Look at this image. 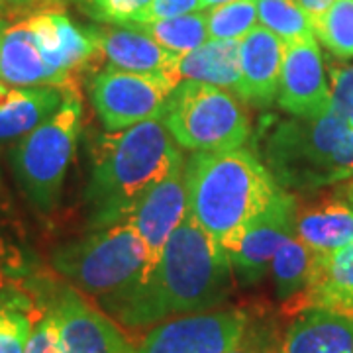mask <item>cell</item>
I'll return each instance as SVG.
<instances>
[{
    "instance_id": "cell-1",
    "label": "cell",
    "mask_w": 353,
    "mask_h": 353,
    "mask_svg": "<svg viewBox=\"0 0 353 353\" xmlns=\"http://www.w3.org/2000/svg\"><path fill=\"white\" fill-rule=\"evenodd\" d=\"M232 292L226 250L187 212L150 275L108 312L124 326H150L175 316L214 310Z\"/></svg>"
},
{
    "instance_id": "cell-2",
    "label": "cell",
    "mask_w": 353,
    "mask_h": 353,
    "mask_svg": "<svg viewBox=\"0 0 353 353\" xmlns=\"http://www.w3.org/2000/svg\"><path fill=\"white\" fill-rule=\"evenodd\" d=\"M183 159L161 120L102 134L92 150L85 192L92 226L101 230L124 222L139 196Z\"/></svg>"
},
{
    "instance_id": "cell-3",
    "label": "cell",
    "mask_w": 353,
    "mask_h": 353,
    "mask_svg": "<svg viewBox=\"0 0 353 353\" xmlns=\"http://www.w3.org/2000/svg\"><path fill=\"white\" fill-rule=\"evenodd\" d=\"M189 214L224 245L261 214L281 189L252 152H196L185 163Z\"/></svg>"
},
{
    "instance_id": "cell-4",
    "label": "cell",
    "mask_w": 353,
    "mask_h": 353,
    "mask_svg": "<svg viewBox=\"0 0 353 353\" xmlns=\"http://www.w3.org/2000/svg\"><path fill=\"white\" fill-rule=\"evenodd\" d=\"M51 265L108 310L148 277L150 255L138 232L120 222L59 245L51 253Z\"/></svg>"
},
{
    "instance_id": "cell-5",
    "label": "cell",
    "mask_w": 353,
    "mask_h": 353,
    "mask_svg": "<svg viewBox=\"0 0 353 353\" xmlns=\"http://www.w3.org/2000/svg\"><path fill=\"white\" fill-rule=\"evenodd\" d=\"M81 124L83 104L77 88H71L65 90L61 106L14 145L16 183L26 199L41 212H50L59 201Z\"/></svg>"
},
{
    "instance_id": "cell-6",
    "label": "cell",
    "mask_w": 353,
    "mask_h": 353,
    "mask_svg": "<svg viewBox=\"0 0 353 353\" xmlns=\"http://www.w3.org/2000/svg\"><path fill=\"white\" fill-rule=\"evenodd\" d=\"M159 120L179 148L192 152L238 150L252 132L240 94L194 81L176 83Z\"/></svg>"
},
{
    "instance_id": "cell-7",
    "label": "cell",
    "mask_w": 353,
    "mask_h": 353,
    "mask_svg": "<svg viewBox=\"0 0 353 353\" xmlns=\"http://www.w3.org/2000/svg\"><path fill=\"white\" fill-rule=\"evenodd\" d=\"M350 132L347 118L334 108L314 120H285L265 143L267 169L281 187L314 189L336 183L338 152Z\"/></svg>"
},
{
    "instance_id": "cell-8",
    "label": "cell",
    "mask_w": 353,
    "mask_h": 353,
    "mask_svg": "<svg viewBox=\"0 0 353 353\" xmlns=\"http://www.w3.org/2000/svg\"><path fill=\"white\" fill-rule=\"evenodd\" d=\"M176 81L161 73H132L112 65L90 79V99L106 130L118 132L159 120Z\"/></svg>"
},
{
    "instance_id": "cell-9",
    "label": "cell",
    "mask_w": 353,
    "mask_h": 353,
    "mask_svg": "<svg viewBox=\"0 0 353 353\" xmlns=\"http://www.w3.org/2000/svg\"><path fill=\"white\" fill-rule=\"evenodd\" d=\"M250 320L241 308L175 316L150 330L132 353H224L241 340Z\"/></svg>"
},
{
    "instance_id": "cell-10",
    "label": "cell",
    "mask_w": 353,
    "mask_h": 353,
    "mask_svg": "<svg viewBox=\"0 0 353 353\" xmlns=\"http://www.w3.org/2000/svg\"><path fill=\"white\" fill-rule=\"evenodd\" d=\"M294 212L296 199L279 189L263 212L222 245L230 257L232 271H236L241 283L253 285L267 275L277 250L294 232Z\"/></svg>"
},
{
    "instance_id": "cell-11",
    "label": "cell",
    "mask_w": 353,
    "mask_h": 353,
    "mask_svg": "<svg viewBox=\"0 0 353 353\" xmlns=\"http://www.w3.org/2000/svg\"><path fill=\"white\" fill-rule=\"evenodd\" d=\"M61 353H132L134 345L102 310L75 287H61L50 301Z\"/></svg>"
},
{
    "instance_id": "cell-12",
    "label": "cell",
    "mask_w": 353,
    "mask_h": 353,
    "mask_svg": "<svg viewBox=\"0 0 353 353\" xmlns=\"http://www.w3.org/2000/svg\"><path fill=\"white\" fill-rule=\"evenodd\" d=\"M189 212V194L185 179V159L145 190L124 222L138 232L148 248L150 271L159 261L165 243ZM150 275V273H148Z\"/></svg>"
},
{
    "instance_id": "cell-13",
    "label": "cell",
    "mask_w": 353,
    "mask_h": 353,
    "mask_svg": "<svg viewBox=\"0 0 353 353\" xmlns=\"http://www.w3.org/2000/svg\"><path fill=\"white\" fill-rule=\"evenodd\" d=\"M277 104L294 118L314 120L328 112L332 90L316 38L285 43Z\"/></svg>"
},
{
    "instance_id": "cell-14",
    "label": "cell",
    "mask_w": 353,
    "mask_h": 353,
    "mask_svg": "<svg viewBox=\"0 0 353 353\" xmlns=\"http://www.w3.org/2000/svg\"><path fill=\"white\" fill-rule=\"evenodd\" d=\"M41 57L55 71L75 79L102 59L92 28H79L57 10H39L26 18Z\"/></svg>"
},
{
    "instance_id": "cell-15",
    "label": "cell",
    "mask_w": 353,
    "mask_h": 353,
    "mask_svg": "<svg viewBox=\"0 0 353 353\" xmlns=\"http://www.w3.org/2000/svg\"><path fill=\"white\" fill-rule=\"evenodd\" d=\"M285 61V41L263 26H255L240 39V94L253 106L277 102L281 71Z\"/></svg>"
},
{
    "instance_id": "cell-16",
    "label": "cell",
    "mask_w": 353,
    "mask_h": 353,
    "mask_svg": "<svg viewBox=\"0 0 353 353\" xmlns=\"http://www.w3.org/2000/svg\"><path fill=\"white\" fill-rule=\"evenodd\" d=\"M0 81L12 87H55L71 90L75 79L55 71L41 57L24 20L6 24L0 34Z\"/></svg>"
},
{
    "instance_id": "cell-17",
    "label": "cell",
    "mask_w": 353,
    "mask_h": 353,
    "mask_svg": "<svg viewBox=\"0 0 353 353\" xmlns=\"http://www.w3.org/2000/svg\"><path fill=\"white\" fill-rule=\"evenodd\" d=\"M92 32L102 57L116 69L132 73H161L176 81L175 71L181 55L161 48L148 34L126 24L92 28Z\"/></svg>"
},
{
    "instance_id": "cell-18",
    "label": "cell",
    "mask_w": 353,
    "mask_h": 353,
    "mask_svg": "<svg viewBox=\"0 0 353 353\" xmlns=\"http://www.w3.org/2000/svg\"><path fill=\"white\" fill-rule=\"evenodd\" d=\"M277 353H353V318L322 308L292 316Z\"/></svg>"
},
{
    "instance_id": "cell-19",
    "label": "cell",
    "mask_w": 353,
    "mask_h": 353,
    "mask_svg": "<svg viewBox=\"0 0 353 353\" xmlns=\"http://www.w3.org/2000/svg\"><path fill=\"white\" fill-rule=\"evenodd\" d=\"M292 234L316 257H328L353 241V206L340 199L296 204Z\"/></svg>"
},
{
    "instance_id": "cell-20",
    "label": "cell",
    "mask_w": 353,
    "mask_h": 353,
    "mask_svg": "<svg viewBox=\"0 0 353 353\" xmlns=\"http://www.w3.org/2000/svg\"><path fill=\"white\" fill-rule=\"evenodd\" d=\"M55 87H12L0 81V143L24 138L63 102Z\"/></svg>"
},
{
    "instance_id": "cell-21",
    "label": "cell",
    "mask_w": 353,
    "mask_h": 353,
    "mask_svg": "<svg viewBox=\"0 0 353 353\" xmlns=\"http://www.w3.org/2000/svg\"><path fill=\"white\" fill-rule=\"evenodd\" d=\"M176 81H194L240 92V41L208 39L196 50L179 57Z\"/></svg>"
},
{
    "instance_id": "cell-22",
    "label": "cell",
    "mask_w": 353,
    "mask_h": 353,
    "mask_svg": "<svg viewBox=\"0 0 353 353\" xmlns=\"http://www.w3.org/2000/svg\"><path fill=\"white\" fill-rule=\"evenodd\" d=\"M124 24L148 34L161 48L173 51L176 55H185L189 51L196 50L204 41H208L206 10L165 18L157 22H124Z\"/></svg>"
},
{
    "instance_id": "cell-23",
    "label": "cell",
    "mask_w": 353,
    "mask_h": 353,
    "mask_svg": "<svg viewBox=\"0 0 353 353\" xmlns=\"http://www.w3.org/2000/svg\"><path fill=\"white\" fill-rule=\"evenodd\" d=\"M316 255L294 234H290L279 248L273 261L271 273L275 283V294L281 303H287L308 285Z\"/></svg>"
},
{
    "instance_id": "cell-24",
    "label": "cell",
    "mask_w": 353,
    "mask_h": 353,
    "mask_svg": "<svg viewBox=\"0 0 353 353\" xmlns=\"http://www.w3.org/2000/svg\"><path fill=\"white\" fill-rule=\"evenodd\" d=\"M257 20L285 43L316 38L312 20L296 0H255Z\"/></svg>"
},
{
    "instance_id": "cell-25",
    "label": "cell",
    "mask_w": 353,
    "mask_h": 353,
    "mask_svg": "<svg viewBox=\"0 0 353 353\" xmlns=\"http://www.w3.org/2000/svg\"><path fill=\"white\" fill-rule=\"evenodd\" d=\"M314 36L336 57H353V0H334V4L314 22Z\"/></svg>"
},
{
    "instance_id": "cell-26",
    "label": "cell",
    "mask_w": 353,
    "mask_h": 353,
    "mask_svg": "<svg viewBox=\"0 0 353 353\" xmlns=\"http://www.w3.org/2000/svg\"><path fill=\"white\" fill-rule=\"evenodd\" d=\"M208 39H232L240 41L257 26L255 0H232L226 4L206 10Z\"/></svg>"
},
{
    "instance_id": "cell-27",
    "label": "cell",
    "mask_w": 353,
    "mask_h": 353,
    "mask_svg": "<svg viewBox=\"0 0 353 353\" xmlns=\"http://www.w3.org/2000/svg\"><path fill=\"white\" fill-rule=\"evenodd\" d=\"M41 316L30 314L20 308H2L0 310V353H24L34 324Z\"/></svg>"
},
{
    "instance_id": "cell-28",
    "label": "cell",
    "mask_w": 353,
    "mask_h": 353,
    "mask_svg": "<svg viewBox=\"0 0 353 353\" xmlns=\"http://www.w3.org/2000/svg\"><path fill=\"white\" fill-rule=\"evenodd\" d=\"M81 8L102 24H124L141 14L152 0H75Z\"/></svg>"
},
{
    "instance_id": "cell-29",
    "label": "cell",
    "mask_w": 353,
    "mask_h": 353,
    "mask_svg": "<svg viewBox=\"0 0 353 353\" xmlns=\"http://www.w3.org/2000/svg\"><path fill=\"white\" fill-rule=\"evenodd\" d=\"M281 332L269 320H255L248 324L241 340L224 353H277Z\"/></svg>"
},
{
    "instance_id": "cell-30",
    "label": "cell",
    "mask_w": 353,
    "mask_h": 353,
    "mask_svg": "<svg viewBox=\"0 0 353 353\" xmlns=\"http://www.w3.org/2000/svg\"><path fill=\"white\" fill-rule=\"evenodd\" d=\"M0 275L16 279L32 277V259L24 248L14 240L6 228L0 226Z\"/></svg>"
},
{
    "instance_id": "cell-31",
    "label": "cell",
    "mask_w": 353,
    "mask_h": 353,
    "mask_svg": "<svg viewBox=\"0 0 353 353\" xmlns=\"http://www.w3.org/2000/svg\"><path fill=\"white\" fill-rule=\"evenodd\" d=\"M2 308H20L30 314H46L34 303V292L28 279H16L0 275V310Z\"/></svg>"
},
{
    "instance_id": "cell-32",
    "label": "cell",
    "mask_w": 353,
    "mask_h": 353,
    "mask_svg": "<svg viewBox=\"0 0 353 353\" xmlns=\"http://www.w3.org/2000/svg\"><path fill=\"white\" fill-rule=\"evenodd\" d=\"M24 353H61L57 322H55V316L50 310V306H48L46 314L34 324Z\"/></svg>"
},
{
    "instance_id": "cell-33",
    "label": "cell",
    "mask_w": 353,
    "mask_h": 353,
    "mask_svg": "<svg viewBox=\"0 0 353 353\" xmlns=\"http://www.w3.org/2000/svg\"><path fill=\"white\" fill-rule=\"evenodd\" d=\"M330 90H332V106L347 118V108L353 102V65L340 67L332 65L330 71Z\"/></svg>"
},
{
    "instance_id": "cell-34",
    "label": "cell",
    "mask_w": 353,
    "mask_h": 353,
    "mask_svg": "<svg viewBox=\"0 0 353 353\" xmlns=\"http://www.w3.org/2000/svg\"><path fill=\"white\" fill-rule=\"evenodd\" d=\"M201 10V0H152V4L132 22H157Z\"/></svg>"
},
{
    "instance_id": "cell-35",
    "label": "cell",
    "mask_w": 353,
    "mask_h": 353,
    "mask_svg": "<svg viewBox=\"0 0 353 353\" xmlns=\"http://www.w3.org/2000/svg\"><path fill=\"white\" fill-rule=\"evenodd\" d=\"M296 2L301 4V8H303L304 12L308 14V18L312 20V26L334 4V0H296Z\"/></svg>"
},
{
    "instance_id": "cell-36",
    "label": "cell",
    "mask_w": 353,
    "mask_h": 353,
    "mask_svg": "<svg viewBox=\"0 0 353 353\" xmlns=\"http://www.w3.org/2000/svg\"><path fill=\"white\" fill-rule=\"evenodd\" d=\"M53 0H0V8H30V6H38V4H48Z\"/></svg>"
},
{
    "instance_id": "cell-37",
    "label": "cell",
    "mask_w": 353,
    "mask_h": 353,
    "mask_svg": "<svg viewBox=\"0 0 353 353\" xmlns=\"http://www.w3.org/2000/svg\"><path fill=\"white\" fill-rule=\"evenodd\" d=\"M226 2H232V0H201V10H210V8L226 4Z\"/></svg>"
},
{
    "instance_id": "cell-38",
    "label": "cell",
    "mask_w": 353,
    "mask_h": 353,
    "mask_svg": "<svg viewBox=\"0 0 353 353\" xmlns=\"http://www.w3.org/2000/svg\"><path fill=\"white\" fill-rule=\"evenodd\" d=\"M6 24H8V20L4 18V14H2V8H0V34H2V30L6 28Z\"/></svg>"
}]
</instances>
